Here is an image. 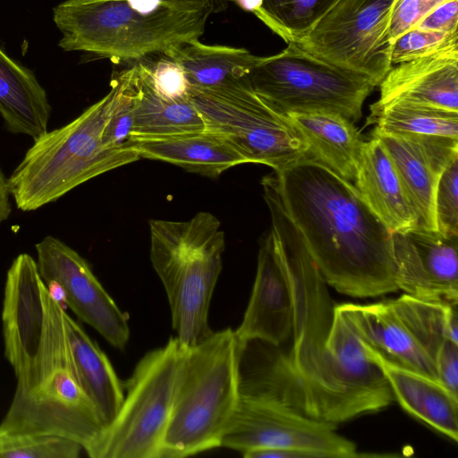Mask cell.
I'll list each match as a JSON object with an SVG mask.
<instances>
[{"label": "cell", "mask_w": 458, "mask_h": 458, "mask_svg": "<svg viewBox=\"0 0 458 458\" xmlns=\"http://www.w3.org/2000/svg\"><path fill=\"white\" fill-rule=\"evenodd\" d=\"M299 233L327 284L352 297L399 290L392 233L352 182L303 158L261 182Z\"/></svg>", "instance_id": "1"}, {"label": "cell", "mask_w": 458, "mask_h": 458, "mask_svg": "<svg viewBox=\"0 0 458 458\" xmlns=\"http://www.w3.org/2000/svg\"><path fill=\"white\" fill-rule=\"evenodd\" d=\"M239 394L272 397L333 424L378 411L394 399L381 369L335 307L327 341L293 338L286 353L259 341L242 344Z\"/></svg>", "instance_id": "2"}, {"label": "cell", "mask_w": 458, "mask_h": 458, "mask_svg": "<svg viewBox=\"0 0 458 458\" xmlns=\"http://www.w3.org/2000/svg\"><path fill=\"white\" fill-rule=\"evenodd\" d=\"M211 0H64L54 8L58 46L114 62H137L204 34Z\"/></svg>", "instance_id": "3"}, {"label": "cell", "mask_w": 458, "mask_h": 458, "mask_svg": "<svg viewBox=\"0 0 458 458\" xmlns=\"http://www.w3.org/2000/svg\"><path fill=\"white\" fill-rule=\"evenodd\" d=\"M64 313L49 289L39 353L30 371L17 380L0 434L56 435L76 441L89 455L104 425L79 382Z\"/></svg>", "instance_id": "4"}, {"label": "cell", "mask_w": 458, "mask_h": 458, "mask_svg": "<svg viewBox=\"0 0 458 458\" xmlns=\"http://www.w3.org/2000/svg\"><path fill=\"white\" fill-rule=\"evenodd\" d=\"M240 343L230 328L185 348L159 458L221 446L239 399Z\"/></svg>", "instance_id": "5"}, {"label": "cell", "mask_w": 458, "mask_h": 458, "mask_svg": "<svg viewBox=\"0 0 458 458\" xmlns=\"http://www.w3.org/2000/svg\"><path fill=\"white\" fill-rule=\"evenodd\" d=\"M150 260L168 299L176 339L185 348L206 340L212 294L222 269L225 232L216 216L150 219Z\"/></svg>", "instance_id": "6"}, {"label": "cell", "mask_w": 458, "mask_h": 458, "mask_svg": "<svg viewBox=\"0 0 458 458\" xmlns=\"http://www.w3.org/2000/svg\"><path fill=\"white\" fill-rule=\"evenodd\" d=\"M109 105L107 93L71 123L34 140L7 179L19 209L36 210L98 175L140 158L132 148L103 144Z\"/></svg>", "instance_id": "7"}, {"label": "cell", "mask_w": 458, "mask_h": 458, "mask_svg": "<svg viewBox=\"0 0 458 458\" xmlns=\"http://www.w3.org/2000/svg\"><path fill=\"white\" fill-rule=\"evenodd\" d=\"M282 52L259 56L248 78L254 92L282 114L332 112L352 123L362 115L377 87L369 79L337 67L288 42Z\"/></svg>", "instance_id": "8"}, {"label": "cell", "mask_w": 458, "mask_h": 458, "mask_svg": "<svg viewBox=\"0 0 458 458\" xmlns=\"http://www.w3.org/2000/svg\"><path fill=\"white\" fill-rule=\"evenodd\" d=\"M189 97L206 129L230 142L247 163L278 171L307 157L306 145L292 123L254 92L248 74L212 87L190 86Z\"/></svg>", "instance_id": "9"}, {"label": "cell", "mask_w": 458, "mask_h": 458, "mask_svg": "<svg viewBox=\"0 0 458 458\" xmlns=\"http://www.w3.org/2000/svg\"><path fill=\"white\" fill-rule=\"evenodd\" d=\"M184 347L171 337L146 353L126 383V394L91 458H159Z\"/></svg>", "instance_id": "10"}, {"label": "cell", "mask_w": 458, "mask_h": 458, "mask_svg": "<svg viewBox=\"0 0 458 458\" xmlns=\"http://www.w3.org/2000/svg\"><path fill=\"white\" fill-rule=\"evenodd\" d=\"M335 307L364 343L387 359L437 380L436 357L449 341L445 303L404 293L373 304Z\"/></svg>", "instance_id": "11"}, {"label": "cell", "mask_w": 458, "mask_h": 458, "mask_svg": "<svg viewBox=\"0 0 458 458\" xmlns=\"http://www.w3.org/2000/svg\"><path fill=\"white\" fill-rule=\"evenodd\" d=\"M395 0H339L299 41L305 51L378 86L392 68Z\"/></svg>", "instance_id": "12"}, {"label": "cell", "mask_w": 458, "mask_h": 458, "mask_svg": "<svg viewBox=\"0 0 458 458\" xmlns=\"http://www.w3.org/2000/svg\"><path fill=\"white\" fill-rule=\"evenodd\" d=\"M335 429V424L310 418L277 399L239 394L221 446L242 454L284 448L313 452L321 458L360 456L355 444Z\"/></svg>", "instance_id": "13"}, {"label": "cell", "mask_w": 458, "mask_h": 458, "mask_svg": "<svg viewBox=\"0 0 458 458\" xmlns=\"http://www.w3.org/2000/svg\"><path fill=\"white\" fill-rule=\"evenodd\" d=\"M38 272L48 286L112 346L123 349L130 337L128 317L93 274L87 261L61 240L47 236L36 244Z\"/></svg>", "instance_id": "14"}, {"label": "cell", "mask_w": 458, "mask_h": 458, "mask_svg": "<svg viewBox=\"0 0 458 458\" xmlns=\"http://www.w3.org/2000/svg\"><path fill=\"white\" fill-rule=\"evenodd\" d=\"M48 290L34 259L20 254L7 272L2 311L4 355L16 380L30 372L39 353Z\"/></svg>", "instance_id": "15"}, {"label": "cell", "mask_w": 458, "mask_h": 458, "mask_svg": "<svg viewBox=\"0 0 458 458\" xmlns=\"http://www.w3.org/2000/svg\"><path fill=\"white\" fill-rule=\"evenodd\" d=\"M457 240L420 225L392 233L399 290L416 298L458 302Z\"/></svg>", "instance_id": "16"}, {"label": "cell", "mask_w": 458, "mask_h": 458, "mask_svg": "<svg viewBox=\"0 0 458 458\" xmlns=\"http://www.w3.org/2000/svg\"><path fill=\"white\" fill-rule=\"evenodd\" d=\"M388 152L401 182L419 216V225L437 231L435 196L440 175L458 157V139L407 133H385L376 130Z\"/></svg>", "instance_id": "17"}, {"label": "cell", "mask_w": 458, "mask_h": 458, "mask_svg": "<svg viewBox=\"0 0 458 458\" xmlns=\"http://www.w3.org/2000/svg\"><path fill=\"white\" fill-rule=\"evenodd\" d=\"M293 300L289 276L269 231L259 251L251 295L241 325L240 343L259 341L278 347L292 335Z\"/></svg>", "instance_id": "18"}, {"label": "cell", "mask_w": 458, "mask_h": 458, "mask_svg": "<svg viewBox=\"0 0 458 458\" xmlns=\"http://www.w3.org/2000/svg\"><path fill=\"white\" fill-rule=\"evenodd\" d=\"M373 106L405 101L458 111V45L392 66Z\"/></svg>", "instance_id": "19"}, {"label": "cell", "mask_w": 458, "mask_h": 458, "mask_svg": "<svg viewBox=\"0 0 458 458\" xmlns=\"http://www.w3.org/2000/svg\"><path fill=\"white\" fill-rule=\"evenodd\" d=\"M362 344L365 354L381 369L402 407L457 442L458 395L437 379L387 359L363 341Z\"/></svg>", "instance_id": "20"}, {"label": "cell", "mask_w": 458, "mask_h": 458, "mask_svg": "<svg viewBox=\"0 0 458 458\" xmlns=\"http://www.w3.org/2000/svg\"><path fill=\"white\" fill-rule=\"evenodd\" d=\"M353 185L391 233L419 225V216L394 165L376 137L360 145Z\"/></svg>", "instance_id": "21"}, {"label": "cell", "mask_w": 458, "mask_h": 458, "mask_svg": "<svg viewBox=\"0 0 458 458\" xmlns=\"http://www.w3.org/2000/svg\"><path fill=\"white\" fill-rule=\"evenodd\" d=\"M132 98L131 138H157L206 130L204 121L189 98L169 100L154 89L144 59L127 67Z\"/></svg>", "instance_id": "22"}, {"label": "cell", "mask_w": 458, "mask_h": 458, "mask_svg": "<svg viewBox=\"0 0 458 458\" xmlns=\"http://www.w3.org/2000/svg\"><path fill=\"white\" fill-rule=\"evenodd\" d=\"M129 147L140 158L171 163L189 172L211 177L247 163L230 142L207 129L165 137L131 138Z\"/></svg>", "instance_id": "23"}, {"label": "cell", "mask_w": 458, "mask_h": 458, "mask_svg": "<svg viewBox=\"0 0 458 458\" xmlns=\"http://www.w3.org/2000/svg\"><path fill=\"white\" fill-rule=\"evenodd\" d=\"M292 123L312 159L353 183L362 140L354 123L332 112L289 113Z\"/></svg>", "instance_id": "24"}, {"label": "cell", "mask_w": 458, "mask_h": 458, "mask_svg": "<svg viewBox=\"0 0 458 458\" xmlns=\"http://www.w3.org/2000/svg\"><path fill=\"white\" fill-rule=\"evenodd\" d=\"M51 106L33 72L0 47V114L13 133L36 140L47 131Z\"/></svg>", "instance_id": "25"}, {"label": "cell", "mask_w": 458, "mask_h": 458, "mask_svg": "<svg viewBox=\"0 0 458 458\" xmlns=\"http://www.w3.org/2000/svg\"><path fill=\"white\" fill-rule=\"evenodd\" d=\"M64 319L79 382L105 428L114 420L123 403L122 385L107 356L81 326L66 311Z\"/></svg>", "instance_id": "26"}, {"label": "cell", "mask_w": 458, "mask_h": 458, "mask_svg": "<svg viewBox=\"0 0 458 458\" xmlns=\"http://www.w3.org/2000/svg\"><path fill=\"white\" fill-rule=\"evenodd\" d=\"M162 55L182 69L190 86L201 88L216 86L231 76L248 74L259 57L245 48L209 46L199 39L173 46Z\"/></svg>", "instance_id": "27"}, {"label": "cell", "mask_w": 458, "mask_h": 458, "mask_svg": "<svg viewBox=\"0 0 458 458\" xmlns=\"http://www.w3.org/2000/svg\"><path fill=\"white\" fill-rule=\"evenodd\" d=\"M369 120L374 130L458 139V111L405 101L371 106Z\"/></svg>", "instance_id": "28"}, {"label": "cell", "mask_w": 458, "mask_h": 458, "mask_svg": "<svg viewBox=\"0 0 458 458\" xmlns=\"http://www.w3.org/2000/svg\"><path fill=\"white\" fill-rule=\"evenodd\" d=\"M339 0H263L255 14L286 43L301 40Z\"/></svg>", "instance_id": "29"}, {"label": "cell", "mask_w": 458, "mask_h": 458, "mask_svg": "<svg viewBox=\"0 0 458 458\" xmlns=\"http://www.w3.org/2000/svg\"><path fill=\"white\" fill-rule=\"evenodd\" d=\"M81 450L76 441L56 435L0 434V458H77Z\"/></svg>", "instance_id": "30"}, {"label": "cell", "mask_w": 458, "mask_h": 458, "mask_svg": "<svg viewBox=\"0 0 458 458\" xmlns=\"http://www.w3.org/2000/svg\"><path fill=\"white\" fill-rule=\"evenodd\" d=\"M458 45V32L412 29L394 40L391 51L392 66Z\"/></svg>", "instance_id": "31"}, {"label": "cell", "mask_w": 458, "mask_h": 458, "mask_svg": "<svg viewBox=\"0 0 458 458\" xmlns=\"http://www.w3.org/2000/svg\"><path fill=\"white\" fill-rule=\"evenodd\" d=\"M437 231L458 237V157L445 168L439 177L435 196Z\"/></svg>", "instance_id": "32"}, {"label": "cell", "mask_w": 458, "mask_h": 458, "mask_svg": "<svg viewBox=\"0 0 458 458\" xmlns=\"http://www.w3.org/2000/svg\"><path fill=\"white\" fill-rule=\"evenodd\" d=\"M146 62L149 66L152 85L161 97L169 100L190 98V83L182 69L174 61L162 55L155 62Z\"/></svg>", "instance_id": "33"}, {"label": "cell", "mask_w": 458, "mask_h": 458, "mask_svg": "<svg viewBox=\"0 0 458 458\" xmlns=\"http://www.w3.org/2000/svg\"><path fill=\"white\" fill-rule=\"evenodd\" d=\"M430 10V6L424 0H395L389 22L392 44L403 33L415 29Z\"/></svg>", "instance_id": "34"}, {"label": "cell", "mask_w": 458, "mask_h": 458, "mask_svg": "<svg viewBox=\"0 0 458 458\" xmlns=\"http://www.w3.org/2000/svg\"><path fill=\"white\" fill-rule=\"evenodd\" d=\"M458 25V0H445L433 7L415 29L454 32Z\"/></svg>", "instance_id": "35"}, {"label": "cell", "mask_w": 458, "mask_h": 458, "mask_svg": "<svg viewBox=\"0 0 458 458\" xmlns=\"http://www.w3.org/2000/svg\"><path fill=\"white\" fill-rule=\"evenodd\" d=\"M437 380L458 395V344L446 342L436 357Z\"/></svg>", "instance_id": "36"}, {"label": "cell", "mask_w": 458, "mask_h": 458, "mask_svg": "<svg viewBox=\"0 0 458 458\" xmlns=\"http://www.w3.org/2000/svg\"><path fill=\"white\" fill-rule=\"evenodd\" d=\"M10 196L11 195L7 186V179H5L2 170L0 169V225L5 221L10 215Z\"/></svg>", "instance_id": "37"}, {"label": "cell", "mask_w": 458, "mask_h": 458, "mask_svg": "<svg viewBox=\"0 0 458 458\" xmlns=\"http://www.w3.org/2000/svg\"><path fill=\"white\" fill-rule=\"evenodd\" d=\"M238 6L247 12L252 13L254 15L259 12L263 0H231Z\"/></svg>", "instance_id": "38"}, {"label": "cell", "mask_w": 458, "mask_h": 458, "mask_svg": "<svg viewBox=\"0 0 458 458\" xmlns=\"http://www.w3.org/2000/svg\"><path fill=\"white\" fill-rule=\"evenodd\" d=\"M211 1L216 4L217 12H220L221 10H224L225 8L227 2L231 1V0H211Z\"/></svg>", "instance_id": "39"}, {"label": "cell", "mask_w": 458, "mask_h": 458, "mask_svg": "<svg viewBox=\"0 0 458 458\" xmlns=\"http://www.w3.org/2000/svg\"><path fill=\"white\" fill-rule=\"evenodd\" d=\"M429 6L430 8L432 9L433 7H435L436 5L443 3L444 1L445 0H424Z\"/></svg>", "instance_id": "40"}]
</instances>
